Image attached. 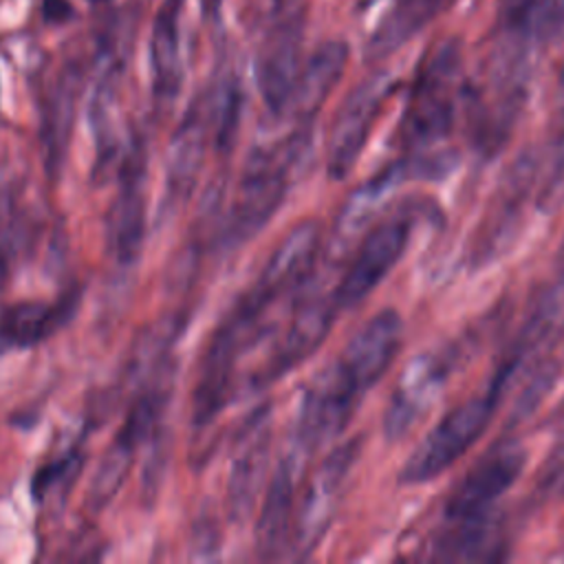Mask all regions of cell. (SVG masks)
Returning <instances> with one entry per match:
<instances>
[{
	"instance_id": "6da1fadb",
	"label": "cell",
	"mask_w": 564,
	"mask_h": 564,
	"mask_svg": "<svg viewBox=\"0 0 564 564\" xmlns=\"http://www.w3.org/2000/svg\"><path fill=\"white\" fill-rule=\"evenodd\" d=\"M311 137L304 130L293 132L289 139L273 148L256 150L240 176L231 216L223 236L227 247H236L258 234L282 205L295 165L304 159Z\"/></svg>"
},
{
	"instance_id": "7a4b0ae2",
	"label": "cell",
	"mask_w": 564,
	"mask_h": 564,
	"mask_svg": "<svg viewBox=\"0 0 564 564\" xmlns=\"http://www.w3.org/2000/svg\"><path fill=\"white\" fill-rule=\"evenodd\" d=\"M460 55L454 42H443L423 59L399 126L405 150H427L443 141L454 123Z\"/></svg>"
},
{
	"instance_id": "3957f363",
	"label": "cell",
	"mask_w": 564,
	"mask_h": 564,
	"mask_svg": "<svg viewBox=\"0 0 564 564\" xmlns=\"http://www.w3.org/2000/svg\"><path fill=\"white\" fill-rule=\"evenodd\" d=\"M498 394L500 392L489 386L485 394L452 408L408 456L399 471V480L403 485H421L449 469L487 430Z\"/></svg>"
},
{
	"instance_id": "277c9868",
	"label": "cell",
	"mask_w": 564,
	"mask_h": 564,
	"mask_svg": "<svg viewBox=\"0 0 564 564\" xmlns=\"http://www.w3.org/2000/svg\"><path fill=\"white\" fill-rule=\"evenodd\" d=\"M366 392L357 386L339 359L324 366L306 386L300 414L295 443L306 452L335 438L350 421L357 403Z\"/></svg>"
},
{
	"instance_id": "5b68a950",
	"label": "cell",
	"mask_w": 564,
	"mask_h": 564,
	"mask_svg": "<svg viewBox=\"0 0 564 564\" xmlns=\"http://www.w3.org/2000/svg\"><path fill=\"white\" fill-rule=\"evenodd\" d=\"M392 79L386 73H377L357 84L344 104L339 106L326 143V170L333 181H341L355 167L375 119L390 95Z\"/></svg>"
},
{
	"instance_id": "8992f818",
	"label": "cell",
	"mask_w": 564,
	"mask_h": 564,
	"mask_svg": "<svg viewBox=\"0 0 564 564\" xmlns=\"http://www.w3.org/2000/svg\"><path fill=\"white\" fill-rule=\"evenodd\" d=\"M357 447V441H348L335 447L328 458L311 474L291 531V549H295L300 557H306L326 533L341 496L344 480L355 465Z\"/></svg>"
},
{
	"instance_id": "52a82bcc",
	"label": "cell",
	"mask_w": 564,
	"mask_h": 564,
	"mask_svg": "<svg viewBox=\"0 0 564 564\" xmlns=\"http://www.w3.org/2000/svg\"><path fill=\"white\" fill-rule=\"evenodd\" d=\"M145 150L134 141L119 167V192L106 220L108 249L119 264H132L145 238Z\"/></svg>"
},
{
	"instance_id": "ba28073f",
	"label": "cell",
	"mask_w": 564,
	"mask_h": 564,
	"mask_svg": "<svg viewBox=\"0 0 564 564\" xmlns=\"http://www.w3.org/2000/svg\"><path fill=\"white\" fill-rule=\"evenodd\" d=\"M408 240H410V223L397 216L370 229L364 236L346 273L341 275L333 293V302L337 306L350 308L359 304L366 295H370L377 289V284H381L383 278L403 258L408 249Z\"/></svg>"
},
{
	"instance_id": "9c48e42d",
	"label": "cell",
	"mask_w": 564,
	"mask_h": 564,
	"mask_svg": "<svg viewBox=\"0 0 564 564\" xmlns=\"http://www.w3.org/2000/svg\"><path fill=\"white\" fill-rule=\"evenodd\" d=\"M527 454L520 445H502L478 460L447 498V520L487 516L491 505L520 478Z\"/></svg>"
},
{
	"instance_id": "30bf717a",
	"label": "cell",
	"mask_w": 564,
	"mask_h": 564,
	"mask_svg": "<svg viewBox=\"0 0 564 564\" xmlns=\"http://www.w3.org/2000/svg\"><path fill=\"white\" fill-rule=\"evenodd\" d=\"M306 454L308 452L295 443L291 452H286L275 465L256 522V546L262 557H280L286 549H291L293 502L304 474Z\"/></svg>"
},
{
	"instance_id": "8fae6325",
	"label": "cell",
	"mask_w": 564,
	"mask_h": 564,
	"mask_svg": "<svg viewBox=\"0 0 564 564\" xmlns=\"http://www.w3.org/2000/svg\"><path fill=\"white\" fill-rule=\"evenodd\" d=\"M403 339L401 315L392 308L375 313L339 352L341 366L368 392L394 361Z\"/></svg>"
},
{
	"instance_id": "7c38bea8",
	"label": "cell",
	"mask_w": 564,
	"mask_h": 564,
	"mask_svg": "<svg viewBox=\"0 0 564 564\" xmlns=\"http://www.w3.org/2000/svg\"><path fill=\"white\" fill-rule=\"evenodd\" d=\"M447 372L449 366L445 364V359L432 352H423L408 364L401 381L392 392L383 419L388 438H401L403 434H408L414 421H419L441 394Z\"/></svg>"
},
{
	"instance_id": "4fadbf2b",
	"label": "cell",
	"mask_w": 564,
	"mask_h": 564,
	"mask_svg": "<svg viewBox=\"0 0 564 564\" xmlns=\"http://www.w3.org/2000/svg\"><path fill=\"white\" fill-rule=\"evenodd\" d=\"M302 26L300 20L289 18L267 37L256 62V79L260 95L269 110L280 115L291 99L300 75Z\"/></svg>"
},
{
	"instance_id": "5bb4252c",
	"label": "cell",
	"mask_w": 564,
	"mask_h": 564,
	"mask_svg": "<svg viewBox=\"0 0 564 564\" xmlns=\"http://www.w3.org/2000/svg\"><path fill=\"white\" fill-rule=\"evenodd\" d=\"M333 300L315 297L306 300L295 311L289 328L275 344L271 359L264 364V368L260 370V379L253 386H264L280 379L319 348L333 324Z\"/></svg>"
},
{
	"instance_id": "9a60e30c",
	"label": "cell",
	"mask_w": 564,
	"mask_h": 564,
	"mask_svg": "<svg viewBox=\"0 0 564 564\" xmlns=\"http://www.w3.org/2000/svg\"><path fill=\"white\" fill-rule=\"evenodd\" d=\"M269 449H271V432H269V416L264 410L253 414L249 425H245L238 441V452L229 471L227 500H229V513L234 520H245L251 513L264 478Z\"/></svg>"
},
{
	"instance_id": "2e32d148",
	"label": "cell",
	"mask_w": 564,
	"mask_h": 564,
	"mask_svg": "<svg viewBox=\"0 0 564 564\" xmlns=\"http://www.w3.org/2000/svg\"><path fill=\"white\" fill-rule=\"evenodd\" d=\"M348 62L346 42H326L313 51L306 66L300 68L295 88L291 93L289 106L300 123H311L326 97L339 84Z\"/></svg>"
},
{
	"instance_id": "e0dca14e",
	"label": "cell",
	"mask_w": 564,
	"mask_h": 564,
	"mask_svg": "<svg viewBox=\"0 0 564 564\" xmlns=\"http://www.w3.org/2000/svg\"><path fill=\"white\" fill-rule=\"evenodd\" d=\"M319 253V227L311 220L293 227L273 249L258 280L278 297L291 293L311 273Z\"/></svg>"
},
{
	"instance_id": "ac0fdd59",
	"label": "cell",
	"mask_w": 564,
	"mask_h": 564,
	"mask_svg": "<svg viewBox=\"0 0 564 564\" xmlns=\"http://www.w3.org/2000/svg\"><path fill=\"white\" fill-rule=\"evenodd\" d=\"M79 304V293H68L57 304L20 302L0 317V337L11 346H33L68 322Z\"/></svg>"
},
{
	"instance_id": "d6986e66",
	"label": "cell",
	"mask_w": 564,
	"mask_h": 564,
	"mask_svg": "<svg viewBox=\"0 0 564 564\" xmlns=\"http://www.w3.org/2000/svg\"><path fill=\"white\" fill-rule=\"evenodd\" d=\"M205 156V126L198 117H187L176 130L172 145L167 150L165 165V198L176 205L183 203L203 167Z\"/></svg>"
},
{
	"instance_id": "ffe728a7",
	"label": "cell",
	"mask_w": 564,
	"mask_h": 564,
	"mask_svg": "<svg viewBox=\"0 0 564 564\" xmlns=\"http://www.w3.org/2000/svg\"><path fill=\"white\" fill-rule=\"evenodd\" d=\"M441 4L443 0H392L368 42V57L381 59L401 48L436 15Z\"/></svg>"
},
{
	"instance_id": "44dd1931",
	"label": "cell",
	"mask_w": 564,
	"mask_h": 564,
	"mask_svg": "<svg viewBox=\"0 0 564 564\" xmlns=\"http://www.w3.org/2000/svg\"><path fill=\"white\" fill-rule=\"evenodd\" d=\"M75 95H77L75 82L62 79L44 108L40 137H42L44 170L48 178H57L66 163L68 141H70L73 119H75Z\"/></svg>"
},
{
	"instance_id": "7402d4cb",
	"label": "cell",
	"mask_w": 564,
	"mask_h": 564,
	"mask_svg": "<svg viewBox=\"0 0 564 564\" xmlns=\"http://www.w3.org/2000/svg\"><path fill=\"white\" fill-rule=\"evenodd\" d=\"M183 0H165L154 20L152 33V70L154 90L163 99H172L178 93L181 68H178V11Z\"/></svg>"
},
{
	"instance_id": "603a6c76",
	"label": "cell",
	"mask_w": 564,
	"mask_h": 564,
	"mask_svg": "<svg viewBox=\"0 0 564 564\" xmlns=\"http://www.w3.org/2000/svg\"><path fill=\"white\" fill-rule=\"evenodd\" d=\"M132 454H134V447H130L128 443H123L119 438L112 441V445L108 447V452L99 460V465L93 474V480L88 485L86 505L93 513H99L119 494V489H121V485H123V480L130 471Z\"/></svg>"
},
{
	"instance_id": "cb8c5ba5",
	"label": "cell",
	"mask_w": 564,
	"mask_h": 564,
	"mask_svg": "<svg viewBox=\"0 0 564 564\" xmlns=\"http://www.w3.org/2000/svg\"><path fill=\"white\" fill-rule=\"evenodd\" d=\"M549 0H500L498 18L505 33L524 37L535 24H544L549 15Z\"/></svg>"
},
{
	"instance_id": "d4e9b609",
	"label": "cell",
	"mask_w": 564,
	"mask_h": 564,
	"mask_svg": "<svg viewBox=\"0 0 564 564\" xmlns=\"http://www.w3.org/2000/svg\"><path fill=\"white\" fill-rule=\"evenodd\" d=\"M82 454H68L64 456L62 460H55V463H48L44 467H40L35 474H33V482H31V494L35 500H44L51 489L68 482L70 478H75L82 469Z\"/></svg>"
},
{
	"instance_id": "484cf974",
	"label": "cell",
	"mask_w": 564,
	"mask_h": 564,
	"mask_svg": "<svg viewBox=\"0 0 564 564\" xmlns=\"http://www.w3.org/2000/svg\"><path fill=\"white\" fill-rule=\"evenodd\" d=\"M165 445H167L165 438H156V443L145 460V469H143V494L145 496H154V491L159 487V478L163 476V469L167 463Z\"/></svg>"
},
{
	"instance_id": "4316f807",
	"label": "cell",
	"mask_w": 564,
	"mask_h": 564,
	"mask_svg": "<svg viewBox=\"0 0 564 564\" xmlns=\"http://www.w3.org/2000/svg\"><path fill=\"white\" fill-rule=\"evenodd\" d=\"M42 11H44L46 22H53V24L66 22L73 15V7L68 0H44Z\"/></svg>"
},
{
	"instance_id": "83f0119b",
	"label": "cell",
	"mask_w": 564,
	"mask_h": 564,
	"mask_svg": "<svg viewBox=\"0 0 564 564\" xmlns=\"http://www.w3.org/2000/svg\"><path fill=\"white\" fill-rule=\"evenodd\" d=\"M555 264H557V278L564 280V240H562L560 251H557V256H555Z\"/></svg>"
},
{
	"instance_id": "f1b7e54d",
	"label": "cell",
	"mask_w": 564,
	"mask_h": 564,
	"mask_svg": "<svg viewBox=\"0 0 564 564\" xmlns=\"http://www.w3.org/2000/svg\"><path fill=\"white\" fill-rule=\"evenodd\" d=\"M4 278H7V262H4V258H2V253H0V286H2Z\"/></svg>"
},
{
	"instance_id": "f546056e",
	"label": "cell",
	"mask_w": 564,
	"mask_h": 564,
	"mask_svg": "<svg viewBox=\"0 0 564 564\" xmlns=\"http://www.w3.org/2000/svg\"><path fill=\"white\" fill-rule=\"evenodd\" d=\"M557 9H560V15L564 18V0H557Z\"/></svg>"
},
{
	"instance_id": "4dcf8cb0",
	"label": "cell",
	"mask_w": 564,
	"mask_h": 564,
	"mask_svg": "<svg viewBox=\"0 0 564 564\" xmlns=\"http://www.w3.org/2000/svg\"><path fill=\"white\" fill-rule=\"evenodd\" d=\"M93 2H101V0H93Z\"/></svg>"
},
{
	"instance_id": "1f68e13d",
	"label": "cell",
	"mask_w": 564,
	"mask_h": 564,
	"mask_svg": "<svg viewBox=\"0 0 564 564\" xmlns=\"http://www.w3.org/2000/svg\"><path fill=\"white\" fill-rule=\"evenodd\" d=\"M282 2H284V0H282ZM291 2H293V0H291Z\"/></svg>"
}]
</instances>
